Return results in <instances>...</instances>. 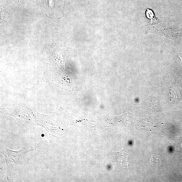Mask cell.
<instances>
[{"label": "cell", "instance_id": "obj_1", "mask_svg": "<svg viewBox=\"0 0 182 182\" xmlns=\"http://www.w3.org/2000/svg\"><path fill=\"white\" fill-rule=\"evenodd\" d=\"M47 9H63L65 0H44Z\"/></svg>", "mask_w": 182, "mask_h": 182}, {"label": "cell", "instance_id": "obj_4", "mask_svg": "<svg viewBox=\"0 0 182 182\" xmlns=\"http://www.w3.org/2000/svg\"><path fill=\"white\" fill-rule=\"evenodd\" d=\"M42 137H44V134L42 135Z\"/></svg>", "mask_w": 182, "mask_h": 182}, {"label": "cell", "instance_id": "obj_3", "mask_svg": "<svg viewBox=\"0 0 182 182\" xmlns=\"http://www.w3.org/2000/svg\"><path fill=\"white\" fill-rule=\"evenodd\" d=\"M170 96H171V100H180L181 95L178 89L176 87H172L170 89Z\"/></svg>", "mask_w": 182, "mask_h": 182}, {"label": "cell", "instance_id": "obj_2", "mask_svg": "<svg viewBox=\"0 0 182 182\" xmlns=\"http://www.w3.org/2000/svg\"><path fill=\"white\" fill-rule=\"evenodd\" d=\"M151 163L153 167L159 169H162L164 162L162 156L160 155L153 154L150 157Z\"/></svg>", "mask_w": 182, "mask_h": 182}]
</instances>
